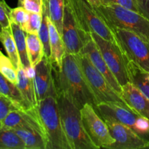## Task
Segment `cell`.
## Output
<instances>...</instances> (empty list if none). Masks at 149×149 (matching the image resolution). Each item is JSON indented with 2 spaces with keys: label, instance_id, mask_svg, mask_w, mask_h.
Here are the masks:
<instances>
[{
  "label": "cell",
  "instance_id": "obj_1",
  "mask_svg": "<svg viewBox=\"0 0 149 149\" xmlns=\"http://www.w3.org/2000/svg\"><path fill=\"white\" fill-rule=\"evenodd\" d=\"M53 73L57 94L66 95L80 110L86 103L96 107V100L74 55L66 52L61 67L53 65Z\"/></svg>",
  "mask_w": 149,
  "mask_h": 149
},
{
  "label": "cell",
  "instance_id": "obj_2",
  "mask_svg": "<svg viewBox=\"0 0 149 149\" xmlns=\"http://www.w3.org/2000/svg\"><path fill=\"white\" fill-rule=\"evenodd\" d=\"M63 129L71 149H98L86 132L80 110L66 95L56 96Z\"/></svg>",
  "mask_w": 149,
  "mask_h": 149
},
{
  "label": "cell",
  "instance_id": "obj_3",
  "mask_svg": "<svg viewBox=\"0 0 149 149\" xmlns=\"http://www.w3.org/2000/svg\"><path fill=\"white\" fill-rule=\"evenodd\" d=\"M110 28L133 32L149 42V19L140 13L116 4L94 7Z\"/></svg>",
  "mask_w": 149,
  "mask_h": 149
},
{
  "label": "cell",
  "instance_id": "obj_4",
  "mask_svg": "<svg viewBox=\"0 0 149 149\" xmlns=\"http://www.w3.org/2000/svg\"><path fill=\"white\" fill-rule=\"evenodd\" d=\"M37 110L45 132L47 149H71L63 129L56 97L50 96L39 100Z\"/></svg>",
  "mask_w": 149,
  "mask_h": 149
},
{
  "label": "cell",
  "instance_id": "obj_5",
  "mask_svg": "<svg viewBox=\"0 0 149 149\" xmlns=\"http://www.w3.org/2000/svg\"><path fill=\"white\" fill-rule=\"evenodd\" d=\"M74 56L81 68L86 83L94 97L96 104L103 102H115L127 106L119 93L93 66L86 55L79 53L74 55Z\"/></svg>",
  "mask_w": 149,
  "mask_h": 149
},
{
  "label": "cell",
  "instance_id": "obj_6",
  "mask_svg": "<svg viewBox=\"0 0 149 149\" xmlns=\"http://www.w3.org/2000/svg\"><path fill=\"white\" fill-rule=\"evenodd\" d=\"M71 7L80 29L86 33H94L110 42H116L112 31L87 0H66Z\"/></svg>",
  "mask_w": 149,
  "mask_h": 149
},
{
  "label": "cell",
  "instance_id": "obj_7",
  "mask_svg": "<svg viewBox=\"0 0 149 149\" xmlns=\"http://www.w3.org/2000/svg\"><path fill=\"white\" fill-rule=\"evenodd\" d=\"M110 29L126 58L149 72V42L129 31L119 28Z\"/></svg>",
  "mask_w": 149,
  "mask_h": 149
},
{
  "label": "cell",
  "instance_id": "obj_8",
  "mask_svg": "<svg viewBox=\"0 0 149 149\" xmlns=\"http://www.w3.org/2000/svg\"><path fill=\"white\" fill-rule=\"evenodd\" d=\"M99 51L120 85L129 81L127 68V58L117 42L106 40L94 33H90Z\"/></svg>",
  "mask_w": 149,
  "mask_h": 149
},
{
  "label": "cell",
  "instance_id": "obj_9",
  "mask_svg": "<svg viewBox=\"0 0 149 149\" xmlns=\"http://www.w3.org/2000/svg\"><path fill=\"white\" fill-rule=\"evenodd\" d=\"M82 122L91 141L98 148H108L114 143L105 121L98 114L95 108L86 103L80 109Z\"/></svg>",
  "mask_w": 149,
  "mask_h": 149
},
{
  "label": "cell",
  "instance_id": "obj_10",
  "mask_svg": "<svg viewBox=\"0 0 149 149\" xmlns=\"http://www.w3.org/2000/svg\"><path fill=\"white\" fill-rule=\"evenodd\" d=\"M61 38L64 42L66 52L72 55L80 53L85 44L91 38V34L85 33L80 29L71 7L66 0Z\"/></svg>",
  "mask_w": 149,
  "mask_h": 149
},
{
  "label": "cell",
  "instance_id": "obj_11",
  "mask_svg": "<svg viewBox=\"0 0 149 149\" xmlns=\"http://www.w3.org/2000/svg\"><path fill=\"white\" fill-rule=\"evenodd\" d=\"M105 122L114 139L108 149H140L149 146L148 140L140 136L131 128L118 122Z\"/></svg>",
  "mask_w": 149,
  "mask_h": 149
},
{
  "label": "cell",
  "instance_id": "obj_12",
  "mask_svg": "<svg viewBox=\"0 0 149 149\" xmlns=\"http://www.w3.org/2000/svg\"><path fill=\"white\" fill-rule=\"evenodd\" d=\"M33 72L34 86L37 103L50 96L56 97L57 92L51 60L43 57L40 62L34 68Z\"/></svg>",
  "mask_w": 149,
  "mask_h": 149
},
{
  "label": "cell",
  "instance_id": "obj_13",
  "mask_svg": "<svg viewBox=\"0 0 149 149\" xmlns=\"http://www.w3.org/2000/svg\"><path fill=\"white\" fill-rule=\"evenodd\" d=\"M95 109L104 121L121 123L132 130L139 116L128 106L115 102L99 103L96 104Z\"/></svg>",
  "mask_w": 149,
  "mask_h": 149
},
{
  "label": "cell",
  "instance_id": "obj_14",
  "mask_svg": "<svg viewBox=\"0 0 149 149\" xmlns=\"http://www.w3.org/2000/svg\"><path fill=\"white\" fill-rule=\"evenodd\" d=\"M1 126L7 129L29 127L42 134L46 139L43 126L36 108L30 109H17L10 112L1 123Z\"/></svg>",
  "mask_w": 149,
  "mask_h": 149
},
{
  "label": "cell",
  "instance_id": "obj_15",
  "mask_svg": "<svg viewBox=\"0 0 149 149\" xmlns=\"http://www.w3.org/2000/svg\"><path fill=\"white\" fill-rule=\"evenodd\" d=\"M80 53L84 54L88 57L93 66L105 77V78L108 80L110 85L120 94L121 91V86L120 85L118 80L108 68L105 60L102 58V55L97 45L92 39L91 36L85 44L84 47Z\"/></svg>",
  "mask_w": 149,
  "mask_h": 149
},
{
  "label": "cell",
  "instance_id": "obj_16",
  "mask_svg": "<svg viewBox=\"0 0 149 149\" xmlns=\"http://www.w3.org/2000/svg\"><path fill=\"white\" fill-rule=\"evenodd\" d=\"M121 98L130 109L149 119V99L131 82L121 86Z\"/></svg>",
  "mask_w": 149,
  "mask_h": 149
},
{
  "label": "cell",
  "instance_id": "obj_17",
  "mask_svg": "<svg viewBox=\"0 0 149 149\" xmlns=\"http://www.w3.org/2000/svg\"><path fill=\"white\" fill-rule=\"evenodd\" d=\"M17 74L18 82L16 86L23 97L26 109H30L36 108L37 106V101L35 95L33 77L26 74V71L22 66L18 68Z\"/></svg>",
  "mask_w": 149,
  "mask_h": 149
},
{
  "label": "cell",
  "instance_id": "obj_18",
  "mask_svg": "<svg viewBox=\"0 0 149 149\" xmlns=\"http://www.w3.org/2000/svg\"><path fill=\"white\" fill-rule=\"evenodd\" d=\"M48 24L50 35L51 61L55 68H60L62 65L63 58L66 53L65 47L61 34L48 17Z\"/></svg>",
  "mask_w": 149,
  "mask_h": 149
},
{
  "label": "cell",
  "instance_id": "obj_19",
  "mask_svg": "<svg viewBox=\"0 0 149 149\" xmlns=\"http://www.w3.org/2000/svg\"><path fill=\"white\" fill-rule=\"evenodd\" d=\"M127 68L129 82L137 87L149 99V79L147 77V71L127 58Z\"/></svg>",
  "mask_w": 149,
  "mask_h": 149
},
{
  "label": "cell",
  "instance_id": "obj_20",
  "mask_svg": "<svg viewBox=\"0 0 149 149\" xmlns=\"http://www.w3.org/2000/svg\"><path fill=\"white\" fill-rule=\"evenodd\" d=\"M13 130L23 141L26 149H47L46 139L35 130L29 127H20Z\"/></svg>",
  "mask_w": 149,
  "mask_h": 149
},
{
  "label": "cell",
  "instance_id": "obj_21",
  "mask_svg": "<svg viewBox=\"0 0 149 149\" xmlns=\"http://www.w3.org/2000/svg\"><path fill=\"white\" fill-rule=\"evenodd\" d=\"M10 28H11L13 38L15 42L16 48H17L22 67L24 68L26 71H29L30 70H32V68L31 67L27 54L26 32L20 26L12 22H10Z\"/></svg>",
  "mask_w": 149,
  "mask_h": 149
},
{
  "label": "cell",
  "instance_id": "obj_22",
  "mask_svg": "<svg viewBox=\"0 0 149 149\" xmlns=\"http://www.w3.org/2000/svg\"><path fill=\"white\" fill-rule=\"evenodd\" d=\"M27 54L31 67L34 69L44 57V49L42 44L39 39L38 33H26Z\"/></svg>",
  "mask_w": 149,
  "mask_h": 149
},
{
  "label": "cell",
  "instance_id": "obj_23",
  "mask_svg": "<svg viewBox=\"0 0 149 149\" xmlns=\"http://www.w3.org/2000/svg\"><path fill=\"white\" fill-rule=\"evenodd\" d=\"M0 42L4 46L6 52L15 68L18 69L19 67L22 66L10 26L8 28H2L0 31Z\"/></svg>",
  "mask_w": 149,
  "mask_h": 149
},
{
  "label": "cell",
  "instance_id": "obj_24",
  "mask_svg": "<svg viewBox=\"0 0 149 149\" xmlns=\"http://www.w3.org/2000/svg\"><path fill=\"white\" fill-rule=\"evenodd\" d=\"M0 149H26L23 141L13 130L1 126L0 123Z\"/></svg>",
  "mask_w": 149,
  "mask_h": 149
},
{
  "label": "cell",
  "instance_id": "obj_25",
  "mask_svg": "<svg viewBox=\"0 0 149 149\" xmlns=\"http://www.w3.org/2000/svg\"><path fill=\"white\" fill-rule=\"evenodd\" d=\"M0 93L13 100L21 109H26L24 100L16 84L9 81L1 73H0Z\"/></svg>",
  "mask_w": 149,
  "mask_h": 149
},
{
  "label": "cell",
  "instance_id": "obj_26",
  "mask_svg": "<svg viewBox=\"0 0 149 149\" xmlns=\"http://www.w3.org/2000/svg\"><path fill=\"white\" fill-rule=\"evenodd\" d=\"M42 23L38 31V36L42 44L44 49V57L51 60V47H50V35L49 29L48 24V11L45 7H42Z\"/></svg>",
  "mask_w": 149,
  "mask_h": 149
},
{
  "label": "cell",
  "instance_id": "obj_27",
  "mask_svg": "<svg viewBox=\"0 0 149 149\" xmlns=\"http://www.w3.org/2000/svg\"><path fill=\"white\" fill-rule=\"evenodd\" d=\"M0 73L13 84H17V69L15 68L10 58L4 55L1 50H0Z\"/></svg>",
  "mask_w": 149,
  "mask_h": 149
},
{
  "label": "cell",
  "instance_id": "obj_28",
  "mask_svg": "<svg viewBox=\"0 0 149 149\" xmlns=\"http://www.w3.org/2000/svg\"><path fill=\"white\" fill-rule=\"evenodd\" d=\"M28 20H29V12L26 11L23 7L18 6L15 8H10V22L17 24L23 30Z\"/></svg>",
  "mask_w": 149,
  "mask_h": 149
},
{
  "label": "cell",
  "instance_id": "obj_29",
  "mask_svg": "<svg viewBox=\"0 0 149 149\" xmlns=\"http://www.w3.org/2000/svg\"><path fill=\"white\" fill-rule=\"evenodd\" d=\"M21 108L13 100L0 93V123L11 111Z\"/></svg>",
  "mask_w": 149,
  "mask_h": 149
},
{
  "label": "cell",
  "instance_id": "obj_30",
  "mask_svg": "<svg viewBox=\"0 0 149 149\" xmlns=\"http://www.w3.org/2000/svg\"><path fill=\"white\" fill-rule=\"evenodd\" d=\"M42 13H29V20L23 31L26 33H38L42 23Z\"/></svg>",
  "mask_w": 149,
  "mask_h": 149
},
{
  "label": "cell",
  "instance_id": "obj_31",
  "mask_svg": "<svg viewBox=\"0 0 149 149\" xmlns=\"http://www.w3.org/2000/svg\"><path fill=\"white\" fill-rule=\"evenodd\" d=\"M133 130L140 136L149 141V119L139 115L134 123Z\"/></svg>",
  "mask_w": 149,
  "mask_h": 149
},
{
  "label": "cell",
  "instance_id": "obj_32",
  "mask_svg": "<svg viewBox=\"0 0 149 149\" xmlns=\"http://www.w3.org/2000/svg\"><path fill=\"white\" fill-rule=\"evenodd\" d=\"M101 3L104 5L116 4V5L121 6V7H124L129 10L140 13V9H139L135 0H101Z\"/></svg>",
  "mask_w": 149,
  "mask_h": 149
},
{
  "label": "cell",
  "instance_id": "obj_33",
  "mask_svg": "<svg viewBox=\"0 0 149 149\" xmlns=\"http://www.w3.org/2000/svg\"><path fill=\"white\" fill-rule=\"evenodd\" d=\"M10 7L7 5L4 0H0V25L2 28L10 26Z\"/></svg>",
  "mask_w": 149,
  "mask_h": 149
},
{
  "label": "cell",
  "instance_id": "obj_34",
  "mask_svg": "<svg viewBox=\"0 0 149 149\" xmlns=\"http://www.w3.org/2000/svg\"><path fill=\"white\" fill-rule=\"evenodd\" d=\"M22 7L29 13H42V4L39 0H23Z\"/></svg>",
  "mask_w": 149,
  "mask_h": 149
},
{
  "label": "cell",
  "instance_id": "obj_35",
  "mask_svg": "<svg viewBox=\"0 0 149 149\" xmlns=\"http://www.w3.org/2000/svg\"><path fill=\"white\" fill-rule=\"evenodd\" d=\"M140 13L149 19V0H135Z\"/></svg>",
  "mask_w": 149,
  "mask_h": 149
},
{
  "label": "cell",
  "instance_id": "obj_36",
  "mask_svg": "<svg viewBox=\"0 0 149 149\" xmlns=\"http://www.w3.org/2000/svg\"><path fill=\"white\" fill-rule=\"evenodd\" d=\"M87 1L93 7H98V6L102 4L101 0H87Z\"/></svg>",
  "mask_w": 149,
  "mask_h": 149
},
{
  "label": "cell",
  "instance_id": "obj_37",
  "mask_svg": "<svg viewBox=\"0 0 149 149\" xmlns=\"http://www.w3.org/2000/svg\"><path fill=\"white\" fill-rule=\"evenodd\" d=\"M41 1V0H39ZM22 4H23V0H18V6L22 7ZM42 4V3H41Z\"/></svg>",
  "mask_w": 149,
  "mask_h": 149
},
{
  "label": "cell",
  "instance_id": "obj_38",
  "mask_svg": "<svg viewBox=\"0 0 149 149\" xmlns=\"http://www.w3.org/2000/svg\"><path fill=\"white\" fill-rule=\"evenodd\" d=\"M1 29H2V27H1V25H0V31H1Z\"/></svg>",
  "mask_w": 149,
  "mask_h": 149
},
{
  "label": "cell",
  "instance_id": "obj_39",
  "mask_svg": "<svg viewBox=\"0 0 149 149\" xmlns=\"http://www.w3.org/2000/svg\"><path fill=\"white\" fill-rule=\"evenodd\" d=\"M148 148H149V146H148Z\"/></svg>",
  "mask_w": 149,
  "mask_h": 149
}]
</instances>
